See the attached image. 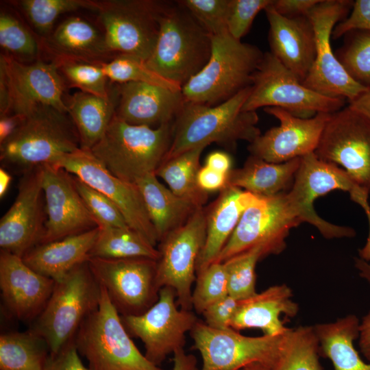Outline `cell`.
I'll use <instances>...</instances> for the list:
<instances>
[{
  "instance_id": "41",
  "label": "cell",
  "mask_w": 370,
  "mask_h": 370,
  "mask_svg": "<svg viewBox=\"0 0 370 370\" xmlns=\"http://www.w3.org/2000/svg\"><path fill=\"white\" fill-rule=\"evenodd\" d=\"M19 3L36 32L51 34L56 19L62 14L88 8L97 10V1L86 0H23Z\"/></svg>"
},
{
  "instance_id": "42",
  "label": "cell",
  "mask_w": 370,
  "mask_h": 370,
  "mask_svg": "<svg viewBox=\"0 0 370 370\" xmlns=\"http://www.w3.org/2000/svg\"><path fill=\"white\" fill-rule=\"evenodd\" d=\"M0 45L7 56L19 62L34 59L38 53L36 40L24 25L13 14H0Z\"/></svg>"
},
{
  "instance_id": "12",
  "label": "cell",
  "mask_w": 370,
  "mask_h": 370,
  "mask_svg": "<svg viewBox=\"0 0 370 370\" xmlns=\"http://www.w3.org/2000/svg\"><path fill=\"white\" fill-rule=\"evenodd\" d=\"M163 1H97L108 51L147 61L159 32L158 16Z\"/></svg>"
},
{
  "instance_id": "28",
  "label": "cell",
  "mask_w": 370,
  "mask_h": 370,
  "mask_svg": "<svg viewBox=\"0 0 370 370\" xmlns=\"http://www.w3.org/2000/svg\"><path fill=\"white\" fill-rule=\"evenodd\" d=\"M99 233V227H96L60 240L40 243L22 258L33 270L56 282L75 267L88 261Z\"/></svg>"
},
{
  "instance_id": "20",
  "label": "cell",
  "mask_w": 370,
  "mask_h": 370,
  "mask_svg": "<svg viewBox=\"0 0 370 370\" xmlns=\"http://www.w3.org/2000/svg\"><path fill=\"white\" fill-rule=\"evenodd\" d=\"M0 66L4 69L9 88L10 113L25 115L38 106L68 113L63 99L64 80L56 60L25 64L1 54Z\"/></svg>"
},
{
  "instance_id": "37",
  "label": "cell",
  "mask_w": 370,
  "mask_h": 370,
  "mask_svg": "<svg viewBox=\"0 0 370 370\" xmlns=\"http://www.w3.org/2000/svg\"><path fill=\"white\" fill-rule=\"evenodd\" d=\"M90 257L106 259L146 258L158 260V249L130 227L99 228Z\"/></svg>"
},
{
  "instance_id": "2",
  "label": "cell",
  "mask_w": 370,
  "mask_h": 370,
  "mask_svg": "<svg viewBox=\"0 0 370 370\" xmlns=\"http://www.w3.org/2000/svg\"><path fill=\"white\" fill-rule=\"evenodd\" d=\"M79 149V134L69 114L38 106L0 144V160L2 168L22 175L36 167L52 165L62 156Z\"/></svg>"
},
{
  "instance_id": "33",
  "label": "cell",
  "mask_w": 370,
  "mask_h": 370,
  "mask_svg": "<svg viewBox=\"0 0 370 370\" xmlns=\"http://www.w3.org/2000/svg\"><path fill=\"white\" fill-rule=\"evenodd\" d=\"M117 101L116 86L107 98L78 91L66 101L79 134L81 149L90 150L101 138L115 114Z\"/></svg>"
},
{
  "instance_id": "13",
  "label": "cell",
  "mask_w": 370,
  "mask_h": 370,
  "mask_svg": "<svg viewBox=\"0 0 370 370\" xmlns=\"http://www.w3.org/2000/svg\"><path fill=\"white\" fill-rule=\"evenodd\" d=\"M178 306L175 291L164 286L160 289L158 300L146 312L121 316L129 334L142 341L145 356L156 365L159 366L168 355L184 349L186 333L198 321L191 310Z\"/></svg>"
},
{
  "instance_id": "9",
  "label": "cell",
  "mask_w": 370,
  "mask_h": 370,
  "mask_svg": "<svg viewBox=\"0 0 370 370\" xmlns=\"http://www.w3.org/2000/svg\"><path fill=\"white\" fill-rule=\"evenodd\" d=\"M335 190L348 192L351 199L358 205L369 199V195L343 168L319 159L312 152L301 158L293 184L286 195L301 223L314 225L325 238L354 237L356 231L353 228L328 222L314 209L316 199Z\"/></svg>"
},
{
  "instance_id": "38",
  "label": "cell",
  "mask_w": 370,
  "mask_h": 370,
  "mask_svg": "<svg viewBox=\"0 0 370 370\" xmlns=\"http://www.w3.org/2000/svg\"><path fill=\"white\" fill-rule=\"evenodd\" d=\"M344 44L334 53L348 75L370 87V31L354 29L345 34Z\"/></svg>"
},
{
  "instance_id": "52",
  "label": "cell",
  "mask_w": 370,
  "mask_h": 370,
  "mask_svg": "<svg viewBox=\"0 0 370 370\" xmlns=\"http://www.w3.org/2000/svg\"><path fill=\"white\" fill-rule=\"evenodd\" d=\"M227 175L206 165L201 166L197 173V184L206 192L221 190L227 186Z\"/></svg>"
},
{
  "instance_id": "29",
  "label": "cell",
  "mask_w": 370,
  "mask_h": 370,
  "mask_svg": "<svg viewBox=\"0 0 370 370\" xmlns=\"http://www.w3.org/2000/svg\"><path fill=\"white\" fill-rule=\"evenodd\" d=\"M135 184L156 230L158 243L166 234L184 225L200 208L165 187L155 173L143 177Z\"/></svg>"
},
{
  "instance_id": "3",
  "label": "cell",
  "mask_w": 370,
  "mask_h": 370,
  "mask_svg": "<svg viewBox=\"0 0 370 370\" xmlns=\"http://www.w3.org/2000/svg\"><path fill=\"white\" fill-rule=\"evenodd\" d=\"M158 21L157 41L146 64L182 86L207 64L212 36L179 1H163Z\"/></svg>"
},
{
  "instance_id": "1",
  "label": "cell",
  "mask_w": 370,
  "mask_h": 370,
  "mask_svg": "<svg viewBox=\"0 0 370 370\" xmlns=\"http://www.w3.org/2000/svg\"><path fill=\"white\" fill-rule=\"evenodd\" d=\"M250 92L251 86L214 106L184 101L173 121L171 143L162 162L212 143L234 150L238 140L253 142L261 133L256 111L243 110Z\"/></svg>"
},
{
  "instance_id": "57",
  "label": "cell",
  "mask_w": 370,
  "mask_h": 370,
  "mask_svg": "<svg viewBox=\"0 0 370 370\" xmlns=\"http://www.w3.org/2000/svg\"><path fill=\"white\" fill-rule=\"evenodd\" d=\"M348 106L370 119V87L349 102Z\"/></svg>"
},
{
  "instance_id": "47",
  "label": "cell",
  "mask_w": 370,
  "mask_h": 370,
  "mask_svg": "<svg viewBox=\"0 0 370 370\" xmlns=\"http://www.w3.org/2000/svg\"><path fill=\"white\" fill-rule=\"evenodd\" d=\"M272 1L230 0L226 17L227 32L241 40L249 32L259 12L264 10Z\"/></svg>"
},
{
  "instance_id": "50",
  "label": "cell",
  "mask_w": 370,
  "mask_h": 370,
  "mask_svg": "<svg viewBox=\"0 0 370 370\" xmlns=\"http://www.w3.org/2000/svg\"><path fill=\"white\" fill-rule=\"evenodd\" d=\"M79 356L73 340L50 356L44 370H89Z\"/></svg>"
},
{
  "instance_id": "21",
  "label": "cell",
  "mask_w": 370,
  "mask_h": 370,
  "mask_svg": "<svg viewBox=\"0 0 370 370\" xmlns=\"http://www.w3.org/2000/svg\"><path fill=\"white\" fill-rule=\"evenodd\" d=\"M264 110L278 119L280 125L260 134L247 149L250 155L271 163H283L314 152L331 114L319 112L304 119L280 108L267 107Z\"/></svg>"
},
{
  "instance_id": "49",
  "label": "cell",
  "mask_w": 370,
  "mask_h": 370,
  "mask_svg": "<svg viewBox=\"0 0 370 370\" xmlns=\"http://www.w3.org/2000/svg\"><path fill=\"white\" fill-rule=\"evenodd\" d=\"M354 29L370 31V0L354 1L349 15L334 27L332 37L337 39Z\"/></svg>"
},
{
  "instance_id": "17",
  "label": "cell",
  "mask_w": 370,
  "mask_h": 370,
  "mask_svg": "<svg viewBox=\"0 0 370 370\" xmlns=\"http://www.w3.org/2000/svg\"><path fill=\"white\" fill-rule=\"evenodd\" d=\"M340 165L370 195V119L345 106L330 114L314 151Z\"/></svg>"
},
{
  "instance_id": "22",
  "label": "cell",
  "mask_w": 370,
  "mask_h": 370,
  "mask_svg": "<svg viewBox=\"0 0 370 370\" xmlns=\"http://www.w3.org/2000/svg\"><path fill=\"white\" fill-rule=\"evenodd\" d=\"M47 221L41 243L99 227L73 182V176L51 164L42 166Z\"/></svg>"
},
{
  "instance_id": "11",
  "label": "cell",
  "mask_w": 370,
  "mask_h": 370,
  "mask_svg": "<svg viewBox=\"0 0 370 370\" xmlns=\"http://www.w3.org/2000/svg\"><path fill=\"white\" fill-rule=\"evenodd\" d=\"M301 223L286 192L269 197L256 195L215 262H223L256 247L263 249L265 256L278 254L286 247L290 230Z\"/></svg>"
},
{
  "instance_id": "24",
  "label": "cell",
  "mask_w": 370,
  "mask_h": 370,
  "mask_svg": "<svg viewBox=\"0 0 370 370\" xmlns=\"http://www.w3.org/2000/svg\"><path fill=\"white\" fill-rule=\"evenodd\" d=\"M116 89L115 115L132 125L158 127L173 123L184 103L182 90L156 84L127 82Z\"/></svg>"
},
{
  "instance_id": "16",
  "label": "cell",
  "mask_w": 370,
  "mask_h": 370,
  "mask_svg": "<svg viewBox=\"0 0 370 370\" xmlns=\"http://www.w3.org/2000/svg\"><path fill=\"white\" fill-rule=\"evenodd\" d=\"M190 334L193 348L202 358L201 370H240L254 362L269 369L277 358L283 335L247 336L232 328H210L199 320Z\"/></svg>"
},
{
  "instance_id": "10",
  "label": "cell",
  "mask_w": 370,
  "mask_h": 370,
  "mask_svg": "<svg viewBox=\"0 0 370 370\" xmlns=\"http://www.w3.org/2000/svg\"><path fill=\"white\" fill-rule=\"evenodd\" d=\"M354 4L349 0H320L308 13L314 29L316 56L302 84L327 97L354 100L367 89L346 72L332 51L330 39L334 27L347 17Z\"/></svg>"
},
{
  "instance_id": "31",
  "label": "cell",
  "mask_w": 370,
  "mask_h": 370,
  "mask_svg": "<svg viewBox=\"0 0 370 370\" xmlns=\"http://www.w3.org/2000/svg\"><path fill=\"white\" fill-rule=\"evenodd\" d=\"M50 49L60 59L95 62L109 53L104 35L88 21L71 16L48 37Z\"/></svg>"
},
{
  "instance_id": "54",
  "label": "cell",
  "mask_w": 370,
  "mask_h": 370,
  "mask_svg": "<svg viewBox=\"0 0 370 370\" xmlns=\"http://www.w3.org/2000/svg\"><path fill=\"white\" fill-rule=\"evenodd\" d=\"M358 339L360 353L370 362V311L360 321Z\"/></svg>"
},
{
  "instance_id": "18",
  "label": "cell",
  "mask_w": 370,
  "mask_h": 370,
  "mask_svg": "<svg viewBox=\"0 0 370 370\" xmlns=\"http://www.w3.org/2000/svg\"><path fill=\"white\" fill-rule=\"evenodd\" d=\"M78 177L108 197L119 209L128 226L156 247L158 236L136 184L108 171L90 150L79 149L52 164Z\"/></svg>"
},
{
  "instance_id": "14",
  "label": "cell",
  "mask_w": 370,
  "mask_h": 370,
  "mask_svg": "<svg viewBox=\"0 0 370 370\" xmlns=\"http://www.w3.org/2000/svg\"><path fill=\"white\" fill-rule=\"evenodd\" d=\"M206 237L204 207L197 209L182 226L159 241L156 280L160 288H172L180 308L191 310L192 286L197 278L196 267Z\"/></svg>"
},
{
  "instance_id": "48",
  "label": "cell",
  "mask_w": 370,
  "mask_h": 370,
  "mask_svg": "<svg viewBox=\"0 0 370 370\" xmlns=\"http://www.w3.org/2000/svg\"><path fill=\"white\" fill-rule=\"evenodd\" d=\"M240 300L230 295L209 306L201 314L204 322L210 328L227 330L231 328L232 321L238 309Z\"/></svg>"
},
{
  "instance_id": "27",
  "label": "cell",
  "mask_w": 370,
  "mask_h": 370,
  "mask_svg": "<svg viewBox=\"0 0 370 370\" xmlns=\"http://www.w3.org/2000/svg\"><path fill=\"white\" fill-rule=\"evenodd\" d=\"M292 297V290L282 284L240 300L231 328L237 331L257 328L267 335L283 334L288 328L284 325L280 316L295 317L299 311V306Z\"/></svg>"
},
{
  "instance_id": "5",
  "label": "cell",
  "mask_w": 370,
  "mask_h": 370,
  "mask_svg": "<svg viewBox=\"0 0 370 370\" xmlns=\"http://www.w3.org/2000/svg\"><path fill=\"white\" fill-rule=\"evenodd\" d=\"M264 53L227 32L212 36L210 58L204 67L182 86L184 101L217 106L251 86L252 75Z\"/></svg>"
},
{
  "instance_id": "46",
  "label": "cell",
  "mask_w": 370,
  "mask_h": 370,
  "mask_svg": "<svg viewBox=\"0 0 370 370\" xmlns=\"http://www.w3.org/2000/svg\"><path fill=\"white\" fill-rule=\"evenodd\" d=\"M230 0H180L201 25L211 35L227 32L226 17Z\"/></svg>"
},
{
  "instance_id": "25",
  "label": "cell",
  "mask_w": 370,
  "mask_h": 370,
  "mask_svg": "<svg viewBox=\"0 0 370 370\" xmlns=\"http://www.w3.org/2000/svg\"><path fill=\"white\" fill-rule=\"evenodd\" d=\"M264 12L269 23L270 52L303 82L316 56L314 32L310 19L307 16H282L271 5Z\"/></svg>"
},
{
  "instance_id": "44",
  "label": "cell",
  "mask_w": 370,
  "mask_h": 370,
  "mask_svg": "<svg viewBox=\"0 0 370 370\" xmlns=\"http://www.w3.org/2000/svg\"><path fill=\"white\" fill-rule=\"evenodd\" d=\"M59 69L72 86L80 91L107 98L111 91L107 88L108 78L100 63H88L60 59Z\"/></svg>"
},
{
  "instance_id": "53",
  "label": "cell",
  "mask_w": 370,
  "mask_h": 370,
  "mask_svg": "<svg viewBox=\"0 0 370 370\" xmlns=\"http://www.w3.org/2000/svg\"><path fill=\"white\" fill-rule=\"evenodd\" d=\"M24 116L13 113L0 115V144L16 130L22 123Z\"/></svg>"
},
{
  "instance_id": "51",
  "label": "cell",
  "mask_w": 370,
  "mask_h": 370,
  "mask_svg": "<svg viewBox=\"0 0 370 370\" xmlns=\"http://www.w3.org/2000/svg\"><path fill=\"white\" fill-rule=\"evenodd\" d=\"M320 0H273L271 6L280 15L286 17L307 16L309 11Z\"/></svg>"
},
{
  "instance_id": "26",
  "label": "cell",
  "mask_w": 370,
  "mask_h": 370,
  "mask_svg": "<svg viewBox=\"0 0 370 370\" xmlns=\"http://www.w3.org/2000/svg\"><path fill=\"white\" fill-rule=\"evenodd\" d=\"M256 195L226 186L205 210L206 237L199 256L197 274L214 262L236 227L245 209Z\"/></svg>"
},
{
  "instance_id": "4",
  "label": "cell",
  "mask_w": 370,
  "mask_h": 370,
  "mask_svg": "<svg viewBox=\"0 0 370 370\" xmlns=\"http://www.w3.org/2000/svg\"><path fill=\"white\" fill-rule=\"evenodd\" d=\"M173 125H132L114 114L103 136L90 151L112 175L135 184L155 173L162 162L171 143Z\"/></svg>"
},
{
  "instance_id": "23",
  "label": "cell",
  "mask_w": 370,
  "mask_h": 370,
  "mask_svg": "<svg viewBox=\"0 0 370 370\" xmlns=\"http://www.w3.org/2000/svg\"><path fill=\"white\" fill-rule=\"evenodd\" d=\"M55 282L30 268L21 257L1 250V295L14 317L33 322L45 306Z\"/></svg>"
},
{
  "instance_id": "36",
  "label": "cell",
  "mask_w": 370,
  "mask_h": 370,
  "mask_svg": "<svg viewBox=\"0 0 370 370\" xmlns=\"http://www.w3.org/2000/svg\"><path fill=\"white\" fill-rule=\"evenodd\" d=\"M320 343L314 326L288 328L269 370H323Z\"/></svg>"
},
{
  "instance_id": "15",
  "label": "cell",
  "mask_w": 370,
  "mask_h": 370,
  "mask_svg": "<svg viewBox=\"0 0 370 370\" xmlns=\"http://www.w3.org/2000/svg\"><path fill=\"white\" fill-rule=\"evenodd\" d=\"M88 264L121 316L141 314L158 300L156 260L90 257Z\"/></svg>"
},
{
  "instance_id": "61",
  "label": "cell",
  "mask_w": 370,
  "mask_h": 370,
  "mask_svg": "<svg viewBox=\"0 0 370 370\" xmlns=\"http://www.w3.org/2000/svg\"><path fill=\"white\" fill-rule=\"evenodd\" d=\"M240 370H269V369L268 367H267L265 365L261 363L254 362V363L247 365L246 367L242 368Z\"/></svg>"
},
{
  "instance_id": "19",
  "label": "cell",
  "mask_w": 370,
  "mask_h": 370,
  "mask_svg": "<svg viewBox=\"0 0 370 370\" xmlns=\"http://www.w3.org/2000/svg\"><path fill=\"white\" fill-rule=\"evenodd\" d=\"M47 221L42 166L21 175L17 196L0 220V247L19 257L42 243Z\"/></svg>"
},
{
  "instance_id": "7",
  "label": "cell",
  "mask_w": 370,
  "mask_h": 370,
  "mask_svg": "<svg viewBox=\"0 0 370 370\" xmlns=\"http://www.w3.org/2000/svg\"><path fill=\"white\" fill-rule=\"evenodd\" d=\"M130 336L101 286L98 308L84 321L75 336L78 353L87 360L89 370H164L150 362Z\"/></svg>"
},
{
  "instance_id": "34",
  "label": "cell",
  "mask_w": 370,
  "mask_h": 370,
  "mask_svg": "<svg viewBox=\"0 0 370 370\" xmlns=\"http://www.w3.org/2000/svg\"><path fill=\"white\" fill-rule=\"evenodd\" d=\"M50 356L46 341L31 330L0 336V370H44Z\"/></svg>"
},
{
  "instance_id": "60",
  "label": "cell",
  "mask_w": 370,
  "mask_h": 370,
  "mask_svg": "<svg viewBox=\"0 0 370 370\" xmlns=\"http://www.w3.org/2000/svg\"><path fill=\"white\" fill-rule=\"evenodd\" d=\"M12 180L8 171L1 167L0 169V197L4 196L7 192Z\"/></svg>"
},
{
  "instance_id": "40",
  "label": "cell",
  "mask_w": 370,
  "mask_h": 370,
  "mask_svg": "<svg viewBox=\"0 0 370 370\" xmlns=\"http://www.w3.org/2000/svg\"><path fill=\"white\" fill-rule=\"evenodd\" d=\"M265 257L263 249L256 247L234 256L225 264L228 281V293L238 300L256 295V266Z\"/></svg>"
},
{
  "instance_id": "39",
  "label": "cell",
  "mask_w": 370,
  "mask_h": 370,
  "mask_svg": "<svg viewBox=\"0 0 370 370\" xmlns=\"http://www.w3.org/2000/svg\"><path fill=\"white\" fill-rule=\"evenodd\" d=\"M100 65L108 79L117 84L145 82L180 91L182 86L149 69L145 61L127 55H117L111 61Z\"/></svg>"
},
{
  "instance_id": "6",
  "label": "cell",
  "mask_w": 370,
  "mask_h": 370,
  "mask_svg": "<svg viewBox=\"0 0 370 370\" xmlns=\"http://www.w3.org/2000/svg\"><path fill=\"white\" fill-rule=\"evenodd\" d=\"M101 286L88 261L79 264L55 282L42 312L29 330L42 336L51 355L74 340L84 321L99 306Z\"/></svg>"
},
{
  "instance_id": "35",
  "label": "cell",
  "mask_w": 370,
  "mask_h": 370,
  "mask_svg": "<svg viewBox=\"0 0 370 370\" xmlns=\"http://www.w3.org/2000/svg\"><path fill=\"white\" fill-rule=\"evenodd\" d=\"M206 147H199L162 162L155 174L163 179L169 189L179 197L193 202L199 208L208 200V193L197 184L199 160Z\"/></svg>"
},
{
  "instance_id": "43",
  "label": "cell",
  "mask_w": 370,
  "mask_h": 370,
  "mask_svg": "<svg viewBox=\"0 0 370 370\" xmlns=\"http://www.w3.org/2000/svg\"><path fill=\"white\" fill-rule=\"evenodd\" d=\"M227 271L223 262H213L197 274L192 293L193 308L198 314L228 295Z\"/></svg>"
},
{
  "instance_id": "30",
  "label": "cell",
  "mask_w": 370,
  "mask_h": 370,
  "mask_svg": "<svg viewBox=\"0 0 370 370\" xmlns=\"http://www.w3.org/2000/svg\"><path fill=\"white\" fill-rule=\"evenodd\" d=\"M300 162L301 158H296L283 163H271L250 155L241 168L230 171L227 186L263 197L287 192Z\"/></svg>"
},
{
  "instance_id": "58",
  "label": "cell",
  "mask_w": 370,
  "mask_h": 370,
  "mask_svg": "<svg viewBox=\"0 0 370 370\" xmlns=\"http://www.w3.org/2000/svg\"><path fill=\"white\" fill-rule=\"evenodd\" d=\"M362 208L364 210L369 223V235L367 238L365 245L358 250V258L370 263V205L369 203L365 204Z\"/></svg>"
},
{
  "instance_id": "55",
  "label": "cell",
  "mask_w": 370,
  "mask_h": 370,
  "mask_svg": "<svg viewBox=\"0 0 370 370\" xmlns=\"http://www.w3.org/2000/svg\"><path fill=\"white\" fill-rule=\"evenodd\" d=\"M206 166L219 172L228 174L232 170V160L230 156L223 151H213L206 158Z\"/></svg>"
},
{
  "instance_id": "8",
  "label": "cell",
  "mask_w": 370,
  "mask_h": 370,
  "mask_svg": "<svg viewBox=\"0 0 370 370\" xmlns=\"http://www.w3.org/2000/svg\"><path fill=\"white\" fill-rule=\"evenodd\" d=\"M345 101L306 87L271 52H265L252 75L251 92L243 110L275 107L295 116L308 119L319 112H335L344 107Z\"/></svg>"
},
{
  "instance_id": "59",
  "label": "cell",
  "mask_w": 370,
  "mask_h": 370,
  "mask_svg": "<svg viewBox=\"0 0 370 370\" xmlns=\"http://www.w3.org/2000/svg\"><path fill=\"white\" fill-rule=\"evenodd\" d=\"M354 265L360 278L370 284V263L358 257L354 258Z\"/></svg>"
},
{
  "instance_id": "56",
  "label": "cell",
  "mask_w": 370,
  "mask_h": 370,
  "mask_svg": "<svg viewBox=\"0 0 370 370\" xmlns=\"http://www.w3.org/2000/svg\"><path fill=\"white\" fill-rule=\"evenodd\" d=\"M173 370H198L195 356L188 354L184 349L173 354Z\"/></svg>"
},
{
  "instance_id": "32",
  "label": "cell",
  "mask_w": 370,
  "mask_h": 370,
  "mask_svg": "<svg viewBox=\"0 0 370 370\" xmlns=\"http://www.w3.org/2000/svg\"><path fill=\"white\" fill-rule=\"evenodd\" d=\"M359 325L354 314L314 325L321 356L332 362L334 370H370V362L362 360L354 345L359 336Z\"/></svg>"
},
{
  "instance_id": "45",
  "label": "cell",
  "mask_w": 370,
  "mask_h": 370,
  "mask_svg": "<svg viewBox=\"0 0 370 370\" xmlns=\"http://www.w3.org/2000/svg\"><path fill=\"white\" fill-rule=\"evenodd\" d=\"M75 188L100 229L129 227L117 206L105 195L73 175Z\"/></svg>"
}]
</instances>
